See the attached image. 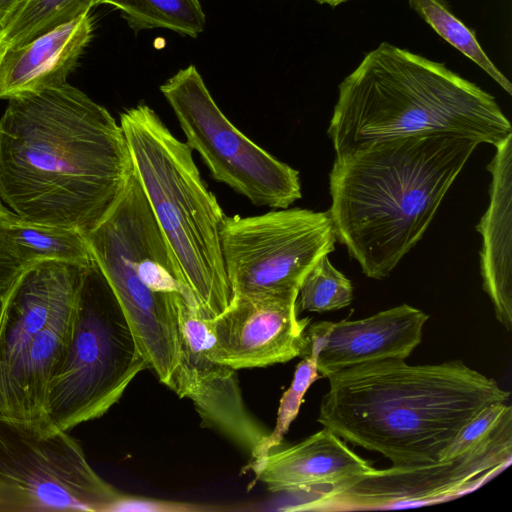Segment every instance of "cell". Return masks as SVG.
<instances>
[{
	"label": "cell",
	"instance_id": "1",
	"mask_svg": "<svg viewBox=\"0 0 512 512\" xmlns=\"http://www.w3.org/2000/svg\"><path fill=\"white\" fill-rule=\"evenodd\" d=\"M8 101L0 198L25 220L86 234L133 174L120 124L67 82Z\"/></svg>",
	"mask_w": 512,
	"mask_h": 512
},
{
	"label": "cell",
	"instance_id": "2",
	"mask_svg": "<svg viewBox=\"0 0 512 512\" xmlns=\"http://www.w3.org/2000/svg\"><path fill=\"white\" fill-rule=\"evenodd\" d=\"M327 378L318 422L344 441L380 453L393 466L438 462L473 417L510 396L461 360L409 365L389 358Z\"/></svg>",
	"mask_w": 512,
	"mask_h": 512
},
{
	"label": "cell",
	"instance_id": "3",
	"mask_svg": "<svg viewBox=\"0 0 512 512\" xmlns=\"http://www.w3.org/2000/svg\"><path fill=\"white\" fill-rule=\"evenodd\" d=\"M479 143L450 134L388 139L335 157L328 211L336 239L383 279L423 237Z\"/></svg>",
	"mask_w": 512,
	"mask_h": 512
},
{
	"label": "cell",
	"instance_id": "4",
	"mask_svg": "<svg viewBox=\"0 0 512 512\" xmlns=\"http://www.w3.org/2000/svg\"><path fill=\"white\" fill-rule=\"evenodd\" d=\"M336 157L376 141L450 134L495 147L512 135L496 99L444 63L381 42L338 86Z\"/></svg>",
	"mask_w": 512,
	"mask_h": 512
},
{
	"label": "cell",
	"instance_id": "5",
	"mask_svg": "<svg viewBox=\"0 0 512 512\" xmlns=\"http://www.w3.org/2000/svg\"><path fill=\"white\" fill-rule=\"evenodd\" d=\"M134 174L176 263L190 302L207 319L232 293L222 255L225 214L202 180L193 151L156 112L138 104L120 115Z\"/></svg>",
	"mask_w": 512,
	"mask_h": 512
},
{
	"label": "cell",
	"instance_id": "6",
	"mask_svg": "<svg viewBox=\"0 0 512 512\" xmlns=\"http://www.w3.org/2000/svg\"><path fill=\"white\" fill-rule=\"evenodd\" d=\"M85 237L148 368L169 387L179 357L174 304L189 297L134 171Z\"/></svg>",
	"mask_w": 512,
	"mask_h": 512
},
{
	"label": "cell",
	"instance_id": "7",
	"mask_svg": "<svg viewBox=\"0 0 512 512\" xmlns=\"http://www.w3.org/2000/svg\"><path fill=\"white\" fill-rule=\"evenodd\" d=\"M89 264L34 262L0 299V416L49 425L48 386L67 347Z\"/></svg>",
	"mask_w": 512,
	"mask_h": 512
},
{
	"label": "cell",
	"instance_id": "8",
	"mask_svg": "<svg viewBox=\"0 0 512 512\" xmlns=\"http://www.w3.org/2000/svg\"><path fill=\"white\" fill-rule=\"evenodd\" d=\"M145 368L126 317L93 260L79 292L67 347L48 386L47 423L68 431L101 417Z\"/></svg>",
	"mask_w": 512,
	"mask_h": 512
},
{
	"label": "cell",
	"instance_id": "9",
	"mask_svg": "<svg viewBox=\"0 0 512 512\" xmlns=\"http://www.w3.org/2000/svg\"><path fill=\"white\" fill-rule=\"evenodd\" d=\"M122 495L67 431L0 416V511L108 512Z\"/></svg>",
	"mask_w": 512,
	"mask_h": 512
},
{
	"label": "cell",
	"instance_id": "10",
	"mask_svg": "<svg viewBox=\"0 0 512 512\" xmlns=\"http://www.w3.org/2000/svg\"><path fill=\"white\" fill-rule=\"evenodd\" d=\"M160 90L214 180L256 206L288 208L301 198L299 172L255 144L215 103L194 65L179 70Z\"/></svg>",
	"mask_w": 512,
	"mask_h": 512
},
{
	"label": "cell",
	"instance_id": "11",
	"mask_svg": "<svg viewBox=\"0 0 512 512\" xmlns=\"http://www.w3.org/2000/svg\"><path fill=\"white\" fill-rule=\"evenodd\" d=\"M221 248L232 296H283L299 292L307 272L334 250L327 212L302 208L225 217Z\"/></svg>",
	"mask_w": 512,
	"mask_h": 512
},
{
	"label": "cell",
	"instance_id": "12",
	"mask_svg": "<svg viewBox=\"0 0 512 512\" xmlns=\"http://www.w3.org/2000/svg\"><path fill=\"white\" fill-rule=\"evenodd\" d=\"M512 459V424L489 441L451 460L373 468L307 500L291 511L400 509L436 504L469 493L504 470Z\"/></svg>",
	"mask_w": 512,
	"mask_h": 512
},
{
	"label": "cell",
	"instance_id": "13",
	"mask_svg": "<svg viewBox=\"0 0 512 512\" xmlns=\"http://www.w3.org/2000/svg\"><path fill=\"white\" fill-rule=\"evenodd\" d=\"M179 357L169 388L192 401L202 424L250 456L265 454L268 430L247 409L236 370L209 356L213 333L207 318L180 296L174 304Z\"/></svg>",
	"mask_w": 512,
	"mask_h": 512
},
{
	"label": "cell",
	"instance_id": "14",
	"mask_svg": "<svg viewBox=\"0 0 512 512\" xmlns=\"http://www.w3.org/2000/svg\"><path fill=\"white\" fill-rule=\"evenodd\" d=\"M298 293L232 296L228 307L209 319V356L235 370L285 363L304 355L310 318H298Z\"/></svg>",
	"mask_w": 512,
	"mask_h": 512
},
{
	"label": "cell",
	"instance_id": "15",
	"mask_svg": "<svg viewBox=\"0 0 512 512\" xmlns=\"http://www.w3.org/2000/svg\"><path fill=\"white\" fill-rule=\"evenodd\" d=\"M429 316L402 304L360 320L320 321L306 330L303 355L315 359L321 377L354 365L406 359L420 344Z\"/></svg>",
	"mask_w": 512,
	"mask_h": 512
},
{
	"label": "cell",
	"instance_id": "16",
	"mask_svg": "<svg viewBox=\"0 0 512 512\" xmlns=\"http://www.w3.org/2000/svg\"><path fill=\"white\" fill-rule=\"evenodd\" d=\"M271 492L314 494L370 472V461L357 455L329 428L284 446L271 447L248 466Z\"/></svg>",
	"mask_w": 512,
	"mask_h": 512
},
{
	"label": "cell",
	"instance_id": "17",
	"mask_svg": "<svg viewBox=\"0 0 512 512\" xmlns=\"http://www.w3.org/2000/svg\"><path fill=\"white\" fill-rule=\"evenodd\" d=\"M92 35L93 19L86 12L23 45L6 49L0 61V99L65 83Z\"/></svg>",
	"mask_w": 512,
	"mask_h": 512
},
{
	"label": "cell",
	"instance_id": "18",
	"mask_svg": "<svg viewBox=\"0 0 512 512\" xmlns=\"http://www.w3.org/2000/svg\"><path fill=\"white\" fill-rule=\"evenodd\" d=\"M512 135L496 146L487 166L492 175L490 204L477 231L483 237L480 252L483 289L494 306L497 320L512 328Z\"/></svg>",
	"mask_w": 512,
	"mask_h": 512
},
{
	"label": "cell",
	"instance_id": "19",
	"mask_svg": "<svg viewBox=\"0 0 512 512\" xmlns=\"http://www.w3.org/2000/svg\"><path fill=\"white\" fill-rule=\"evenodd\" d=\"M3 216L18 255L26 265L43 260L84 265L93 261L81 231L25 220L6 206Z\"/></svg>",
	"mask_w": 512,
	"mask_h": 512
},
{
	"label": "cell",
	"instance_id": "20",
	"mask_svg": "<svg viewBox=\"0 0 512 512\" xmlns=\"http://www.w3.org/2000/svg\"><path fill=\"white\" fill-rule=\"evenodd\" d=\"M119 11L135 31L166 28L198 37L206 22L199 0H99Z\"/></svg>",
	"mask_w": 512,
	"mask_h": 512
},
{
	"label": "cell",
	"instance_id": "21",
	"mask_svg": "<svg viewBox=\"0 0 512 512\" xmlns=\"http://www.w3.org/2000/svg\"><path fill=\"white\" fill-rule=\"evenodd\" d=\"M99 0H26L9 23L0 29L6 49L23 45L64 25L98 5Z\"/></svg>",
	"mask_w": 512,
	"mask_h": 512
},
{
	"label": "cell",
	"instance_id": "22",
	"mask_svg": "<svg viewBox=\"0 0 512 512\" xmlns=\"http://www.w3.org/2000/svg\"><path fill=\"white\" fill-rule=\"evenodd\" d=\"M409 6L446 42L477 64L504 91L512 84L483 50L473 30L460 21L443 0H408Z\"/></svg>",
	"mask_w": 512,
	"mask_h": 512
},
{
	"label": "cell",
	"instance_id": "23",
	"mask_svg": "<svg viewBox=\"0 0 512 512\" xmlns=\"http://www.w3.org/2000/svg\"><path fill=\"white\" fill-rule=\"evenodd\" d=\"M351 281L329 261L328 255L319 258L303 278L297 297V311L323 313L351 304Z\"/></svg>",
	"mask_w": 512,
	"mask_h": 512
},
{
	"label": "cell",
	"instance_id": "24",
	"mask_svg": "<svg viewBox=\"0 0 512 512\" xmlns=\"http://www.w3.org/2000/svg\"><path fill=\"white\" fill-rule=\"evenodd\" d=\"M512 424V407L493 403L473 417L442 452L439 461L451 460L489 441Z\"/></svg>",
	"mask_w": 512,
	"mask_h": 512
},
{
	"label": "cell",
	"instance_id": "25",
	"mask_svg": "<svg viewBox=\"0 0 512 512\" xmlns=\"http://www.w3.org/2000/svg\"><path fill=\"white\" fill-rule=\"evenodd\" d=\"M315 359L306 355L297 365L290 387L284 392L277 413L276 426L269 436L265 445V453L273 446L282 443L291 423L297 417L303 398L308 388L318 378Z\"/></svg>",
	"mask_w": 512,
	"mask_h": 512
},
{
	"label": "cell",
	"instance_id": "26",
	"mask_svg": "<svg viewBox=\"0 0 512 512\" xmlns=\"http://www.w3.org/2000/svg\"><path fill=\"white\" fill-rule=\"evenodd\" d=\"M5 205L0 198V299L26 265L19 257L3 216Z\"/></svg>",
	"mask_w": 512,
	"mask_h": 512
},
{
	"label": "cell",
	"instance_id": "27",
	"mask_svg": "<svg viewBox=\"0 0 512 512\" xmlns=\"http://www.w3.org/2000/svg\"><path fill=\"white\" fill-rule=\"evenodd\" d=\"M202 508L190 506L186 503L132 497L122 495L115 501L109 509V512H171V511H194Z\"/></svg>",
	"mask_w": 512,
	"mask_h": 512
},
{
	"label": "cell",
	"instance_id": "28",
	"mask_svg": "<svg viewBox=\"0 0 512 512\" xmlns=\"http://www.w3.org/2000/svg\"><path fill=\"white\" fill-rule=\"evenodd\" d=\"M26 0H0V29H3Z\"/></svg>",
	"mask_w": 512,
	"mask_h": 512
},
{
	"label": "cell",
	"instance_id": "29",
	"mask_svg": "<svg viewBox=\"0 0 512 512\" xmlns=\"http://www.w3.org/2000/svg\"><path fill=\"white\" fill-rule=\"evenodd\" d=\"M320 4L329 5L331 7H336L350 0H316Z\"/></svg>",
	"mask_w": 512,
	"mask_h": 512
},
{
	"label": "cell",
	"instance_id": "30",
	"mask_svg": "<svg viewBox=\"0 0 512 512\" xmlns=\"http://www.w3.org/2000/svg\"><path fill=\"white\" fill-rule=\"evenodd\" d=\"M5 51H6V47L3 44L2 40H1V35H0V61H1L2 56H3Z\"/></svg>",
	"mask_w": 512,
	"mask_h": 512
}]
</instances>
